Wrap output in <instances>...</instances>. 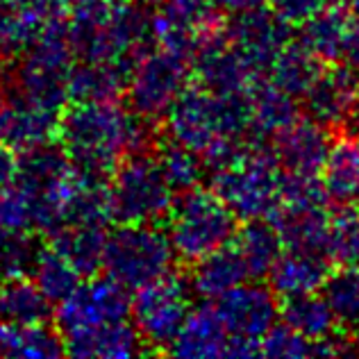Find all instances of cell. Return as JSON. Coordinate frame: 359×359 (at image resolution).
<instances>
[{"label":"cell","mask_w":359,"mask_h":359,"mask_svg":"<svg viewBox=\"0 0 359 359\" xmlns=\"http://www.w3.org/2000/svg\"><path fill=\"white\" fill-rule=\"evenodd\" d=\"M132 107L114 100L73 102L60 118V144L82 171L107 175L130 155L148 153L153 128Z\"/></svg>","instance_id":"cell-1"},{"label":"cell","mask_w":359,"mask_h":359,"mask_svg":"<svg viewBox=\"0 0 359 359\" xmlns=\"http://www.w3.org/2000/svg\"><path fill=\"white\" fill-rule=\"evenodd\" d=\"M75 57L132 69L153 39L150 16L137 0H80L66 16Z\"/></svg>","instance_id":"cell-2"},{"label":"cell","mask_w":359,"mask_h":359,"mask_svg":"<svg viewBox=\"0 0 359 359\" xmlns=\"http://www.w3.org/2000/svg\"><path fill=\"white\" fill-rule=\"evenodd\" d=\"M164 118L171 139L201 155L250 132L248 96H221L203 84H189Z\"/></svg>","instance_id":"cell-3"},{"label":"cell","mask_w":359,"mask_h":359,"mask_svg":"<svg viewBox=\"0 0 359 359\" xmlns=\"http://www.w3.org/2000/svg\"><path fill=\"white\" fill-rule=\"evenodd\" d=\"M212 175V189L239 221L271 219L282 203L285 171L271 146L248 144L234 162Z\"/></svg>","instance_id":"cell-4"},{"label":"cell","mask_w":359,"mask_h":359,"mask_svg":"<svg viewBox=\"0 0 359 359\" xmlns=\"http://www.w3.org/2000/svg\"><path fill=\"white\" fill-rule=\"evenodd\" d=\"M237 216L214 189L201 184L180 191L166 214V234L182 262H198L228 245L237 234Z\"/></svg>","instance_id":"cell-5"},{"label":"cell","mask_w":359,"mask_h":359,"mask_svg":"<svg viewBox=\"0 0 359 359\" xmlns=\"http://www.w3.org/2000/svg\"><path fill=\"white\" fill-rule=\"evenodd\" d=\"M75 50L66 18L50 16L36 41L21 55L12 75V87L39 105L62 111L69 100V73Z\"/></svg>","instance_id":"cell-6"},{"label":"cell","mask_w":359,"mask_h":359,"mask_svg":"<svg viewBox=\"0 0 359 359\" xmlns=\"http://www.w3.org/2000/svg\"><path fill=\"white\" fill-rule=\"evenodd\" d=\"M75 171L69 155L50 144L23 153L16 184L30 201L32 230L53 234L66 225Z\"/></svg>","instance_id":"cell-7"},{"label":"cell","mask_w":359,"mask_h":359,"mask_svg":"<svg viewBox=\"0 0 359 359\" xmlns=\"http://www.w3.org/2000/svg\"><path fill=\"white\" fill-rule=\"evenodd\" d=\"M175 257L166 230L153 228L150 223H121L107 234L102 269L123 287L137 291L148 282L168 276Z\"/></svg>","instance_id":"cell-8"},{"label":"cell","mask_w":359,"mask_h":359,"mask_svg":"<svg viewBox=\"0 0 359 359\" xmlns=\"http://www.w3.org/2000/svg\"><path fill=\"white\" fill-rule=\"evenodd\" d=\"M111 203L114 219L121 223H153L166 219L175 191L166 182L157 159L148 153L126 157L114 168L111 177Z\"/></svg>","instance_id":"cell-9"},{"label":"cell","mask_w":359,"mask_h":359,"mask_svg":"<svg viewBox=\"0 0 359 359\" xmlns=\"http://www.w3.org/2000/svg\"><path fill=\"white\" fill-rule=\"evenodd\" d=\"M191 62L164 48L146 50L135 62L128 80L130 107L148 121L164 118L189 87Z\"/></svg>","instance_id":"cell-10"},{"label":"cell","mask_w":359,"mask_h":359,"mask_svg":"<svg viewBox=\"0 0 359 359\" xmlns=\"http://www.w3.org/2000/svg\"><path fill=\"white\" fill-rule=\"evenodd\" d=\"M189 311H191V287L180 276L168 273L137 289L130 316L144 344L153 351L159 348L168 351Z\"/></svg>","instance_id":"cell-11"},{"label":"cell","mask_w":359,"mask_h":359,"mask_svg":"<svg viewBox=\"0 0 359 359\" xmlns=\"http://www.w3.org/2000/svg\"><path fill=\"white\" fill-rule=\"evenodd\" d=\"M132 314L130 289L114 278H91L80 282V287L69 298L57 302L55 323L64 339L87 334L105 325L128 320Z\"/></svg>","instance_id":"cell-12"},{"label":"cell","mask_w":359,"mask_h":359,"mask_svg":"<svg viewBox=\"0 0 359 359\" xmlns=\"http://www.w3.org/2000/svg\"><path fill=\"white\" fill-rule=\"evenodd\" d=\"M216 25H221V21L212 0H164L150 16L153 41L189 62H194L203 36Z\"/></svg>","instance_id":"cell-13"},{"label":"cell","mask_w":359,"mask_h":359,"mask_svg":"<svg viewBox=\"0 0 359 359\" xmlns=\"http://www.w3.org/2000/svg\"><path fill=\"white\" fill-rule=\"evenodd\" d=\"M291 25L273 12V9H255L239 16H230L223 25V34L232 50L262 75L269 73L271 64L291 41Z\"/></svg>","instance_id":"cell-14"},{"label":"cell","mask_w":359,"mask_h":359,"mask_svg":"<svg viewBox=\"0 0 359 359\" xmlns=\"http://www.w3.org/2000/svg\"><path fill=\"white\" fill-rule=\"evenodd\" d=\"M216 314L232 339L262 341V337L278 323V294L271 287L241 282L216 298Z\"/></svg>","instance_id":"cell-15"},{"label":"cell","mask_w":359,"mask_h":359,"mask_svg":"<svg viewBox=\"0 0 359 359\" xmlns=\"http://www.w3.org/2000/svg\"><path fill=\"white\" fill-rule=\"evenodd\" d=\"M191 66L203 87L221 96H248L255 82L262 78L232 50L223 34V25H216L203 36Z\"/></svg>","instance_id":"cell-16"},{"label":"cell","mask_w":359,"mask_h":359,"mask_svg":"<svg viewBox=\"0 0 359 359\" xmlns=\"http://www.w3.org/2000/svg\"><path fill=\"white\" fill-rule=\"evenodd\" d=\"M60 111L48 109L14 89L0 96V141L16 153L53 144L60 135Z\"/></svg>","instance_id":"cell-17"},{"label":"cell","mask_w":359,"mask_h":359,"mask_svg":"<svg viewBox=\"0 0 359 359\" xmlns=\"http://www.w3.org/2000/svg\"><path fill=\"white\" fill-rule=\"evenodd\" d=\"M271 141V150L282 171L298 175H320L332 148L327 128L314 118H296Z\"/></svg>","instance_id":"cell-18"},{"label":"cell","mask_w":359,"mask_h":359,"mask_svg":"<svg viewBox=\"0 0 359 359\" xmlns=\"http://www.w3.org/2000/svg\"><path fill=\"white\" fill-rule=\"evenodd\" d=\"M359 102V73L355 66L323 69L318 80L302 96L309 118L325 128L344 126Z\"/></svg>","instance_id":"cell-19"},{"label":"cell","mask_w":359,"mask_h":359,"mask_svg":"<svg viewBox=\"0 0 359 359\" xmlns=\"http://www.w3.org/2000/svg\"><path fill=\"white\" fill-rule=\"evenodd\" d=\"M271 223L276 225L285 248L327 255L330 230H332V216L327 214V205L282 201L273 212Z\"/></svg>","instance_id":"cell-20"},{"label":"cell","mask_w":359,"mask_h":359,"mask_svg":"<svg viewBox=\"0 0 359 359\" xmlns=\"http://www.w3.org/2000/svg\"><path fill=\"white\" fill-rule=\"evenodd\" d=\"M330 273H332V257L314 250H291L280 255L276 266L271 269V289L282 298H294L305 294H316L323 289Z\"/></svg>","instance_id":"cell-21"},{"label":"cell","mask_w":359,"mask_h":359,"mask_svg":"<svg viewBox=\"0 0 359 359\" xmlns=\"http://www.w3.org/2000/svg\"><path fill=\"white\" fill-rule=\"evenodd\" d=\"M228 346L230 334L216 314V307L203 305L191 307L166 353L187 359H212L228 357Z\"/></svg>","instance_id":"cell-22"},{"label":"cell","mask_w":359,"mask_h":359,"mask_svg":"<svg viewBox=\"0 0 359 359\" xmlns=\"http://www.w3.org/2000/svg\"><path fill=\"white\" fill-rule=\"evenodd\" d=\"M348 36H351L348 5L334 3V0H330L300 25V43H305L320 62L344 60Z\"/></svg>","instance_id":"cell-23"},{"label":"cell","mask_w":359,"mask_h":359,"mask_svg":"<svg viewBox=\"0 0 359 359\" xmlns=\"http://www.w3.org/2000/svg\"><path fill=\"white\" fill-rule=\"evenodd\" d=\"M294 96L276 87L271 80H257L248 91V118L250 135L257 139H273L298 118V105Z\"/></svg>","instance_id":"cell-24"},{"label":"cell","mask_w":359,"mask_h":359,"mask_svg":"<svg viewBox=\"0 0 359 359\" xmlns=\"http://www.w3.org/2000/svg\"><path fill=\"white\" fill-rule=\"evenodd\" d=\"M144 339L128 320L105 325L87 334L64 339L66 355L78 359H123L141 353Z\"/></svg>","instance_id":"cell-25"},{"label":"cell","mask_w":359,"mask_h":359,"mask_svg":"<svg viewBox=\"0 0 359 359\" xmlns=\"http://www.w3.org/2000/svg\"><path fill=\"white\" fill-rule=\"evenodd\" d=\"M245 280H250L248 266L232 241L198 259L191 271V289L198 296L214 300Z\"/></svg>","instance_id":"cell-26"},{"label":"cell","mask_w":359,"mask_h":359,"mask_svg":"<svg viewBox=\"0 0 359 359\" xmlns=\"http://www.w3.org/2000/svg\"><path fill=\"white\" fill-rule=\"evenodd\" d=\"M109 221H114V203H111V187L105 175L78 168L69 198L66 225H100V228H105Z\"/></svg>","instance_id":"cell-27"},{"label":"cell","mask_w":359,"mask_h":359,"mask_svg":"<svg viewBox=\"0 0 359 359\" xmlns=\"http://www.w3.org/2000/svg\"><path fill=\"white\" fill-rule=\"evenodd\" d=\"M130 71L121 64L82 60L69 73V98L73 102L114 100L128 89Z\"/></svg>","instance_id":"cell-28"},{"label":"cell","mask_w":359,"mask_h":359,"mask_svg":"<svg viewBox=\"0 0 359 359\" xmlns=\"http://www.w3.org/2000/svg\"><path fill=\"white\" fill-rule=\"evenodd\" d=\"M320 175L330 201L341 207L359 201V135H346L332 141Z\"/></svg>","instance_id":"cell-29"},{"label":"cell","mask_w":359,"mask_h":359,"mask_svg":"<svg viewBox=\"0 0 359 359\" xmlns=\"http://www.w3.org/2000/svg\"><path fill=\"white\" fill-rule=\"evenodd\" d=\"M55 316L53 300L36 287L32 278H14L0 282V320L16 325L48 323Z\"/></svg>","instance_id":"cell-30"},{"label":"cell","mask_w":359,"mask_h":359,"mask_svg":"<svg viewBox=\"0 0 359 359\" xmlns=\"http://www.w3.org/2000/svg\"><path fill=\"white\" fill-rule=\"evenodd\" d=\"M66 353L60 330L46 323H5L0 325V357L55 359Z\"/></svg>","instance_id":"cell-31"},{"label":"cell","mask_w":359,"mask_h":359,"mask_svg":"<svg viewBox=\"0 0 359 359\" xmlns=\"http://www.w3.org/2000/svg\"><path fill=\"white\" fill-rule=\"evenodd\" d=\"M107 234L100 225H64L50 234V245L62 252L82 276H93L102 269Z\"/></svg>","instance_id":"cell-32"},{"label":"cell","mask_w":359,"mask_h":359,"mask_svg":"<svg viewBox=\"0 0 359 359\" xmlns=\"http://www.w3.org/2000/svg\"><path fill=\"white\" fill-rule=\"evenodd\" d=\"M320 73H323V62L305 43L289 41L276 62L271 64L269 80L282 91H287L289 96L302 98L311 84L318 80Z\"/></svg>","instance_id":"cell-33"},{"label":"cell","mask_w":359,"mask_h":359,"mask_svg":"<svg viewBox=\"0 0 359 359\" xmlns=\"http://www.w3.org/2000/svg\"><path fill=\"white\" fill-rule=\"evenodd\" d=\"M232 243L243 257L245 266H248L250 278L269 276L271 269L280 259V255L285 252V243H282L276 225L264 223V219L245 221L243 228L234 234Z\"/></svg>","instance_id":"cell-34"},{"label":"cell","mask_w":359,"mask_h":359,"mask_svg":"<svg viewBox=\"0 0 359 359\" xmlns=\"http://www.w3.org/2000/svg\"><path fill=\"white\" fill-rule=\"evenodd\" d=\"M280 318L282 323L294 327L298 334H302L309 341H318L330 334L337 332V318L330 309L327 300L323 294H305V296H294L285 298L280 305Z\"/></svg>","instance_id":"cell-35"},{"label":"cell","mask_w":359,"mask_h":359,"mask_svg":"<svg viewBox=\"0 0 359 359\" xmlns=\"http://www.w3.org/2000/svg\"><path fill=\"white\" fill-rule=\"evenodd\" d=\"M32 280L53 302H62L80 287L82 273L48 243L39 248L32 264Z\"/></svg>","instance_id":"cell-36"},{"label":"cell","mask_w":359,"mask_h":359,"mask_svg":"<svg viewBox=\"0 0 359 359\" xmlns=\"http://www.w3.org/2000/svg\"><path fill=\"white\" fill-rule=\"evenodd\" d=\"M323 298L337 318V323L348 332L359 330V269L344 266L330 273L323 285Z\"/></svg>","instance_id":"cell-37"},{"label":"cell","mask_w":359,"mask_h":359,"mask_svg":"<svg viewBox=\"0 0 359 359\" xmlns=\"http://www.w3.org/2000/svg\"><path fill=\"white\" fill-rule=\"evenodd\" d=\"M157 164L162 168L166 182L173 187V191H187V189L201 184V177L207 171L205 159L201 153L187 148L177 141H166L157 153Z\"/></svg>","instance_id":"cell-38"},{"label":"cell","mask_w":359,"mask_h":359,"mask_svg":"<svg viewBox=\"0 0 359 359\" xmlns=\"http://www.w3.org/2000/svg\"><path fill=\"white\" fill-rule=\"evenodd\" d=\"M327 255L341 266L359 269V210L344 205V210L332 216Z\"/></svg>","instance_id":"cell-39"},{"label":"cell","mask_w":359,"mask_h":359,"mask_svg":"<svg viewBox=\"0 0 359 359\" xmlns=\"http://www.w3.org/2000/svg\"><path fill=\"white\" fill-rule=\"evenodd\" d=\"M39 248L30 232L0 230V282L23 278L32 271Z\"/></svg>","instance_id":"cell-40"},{"label":"cell","mask_w":359,"mask_h":359,"mask_svg":"<svg viewBox=\"0 0 359 359\" xmlns=\"http://www.w3.org/2000/svg\"><path fill=\"white\" fill-rule=\"evenodd\" d=\"M259 355L278 357V359H300L311 357V341L298 334L287 323L273 325L259 341Z\"/></svg>","instance_id":"cell-41"},{"label":"cell","mask_w":359,"mask_h":359,"mask_svg":"<svg viewBox=\"0 0 359 359\" xmlns=\"http://www.w3.org/2000/svg\"><path fill=\"white\" fill-rule=\"evenodd\" d=\"M330 0H269L271 9L276 12L282 21L294 25H302L311 18L320 7H325Z\"/></svg>","instance_id":"cell-42"},{"label":"cell","mask_w":359,"mask_h":359,"mask_svg":"<svg viewBox=\"0 0 359 359\" xmlns=\"http://www.w3.org/2000/svg\"><path fill=\"white\" fill-rule=\"evenodd\" d=\"M18 171H21V159H18L16 150L0 141V189L14 184L18 180Z\"/></svg>","instance_id":"cell-43"},{"label":"cell","mask_w":359,"mask_h":359,"mask_svg":"<svg viewBox=\"0 0 359 359\" xmlns=\"http://www.w3.org/2000/svg\"><path fill=\"white\" fill-rule=\"evenodd\" d=\"M348 14H351V36H348L344 62L359 69V0H351Z\"/></svg>","instance_id":"cell-44"},{"label":"cell","mask_w":359,"mask_h":359,"mask_svg":"<svg viewBox=\"0 0 359 359\" xmlns=\"http://www.w3.org/2000/svg\"><path fill=\"white\" fill-rule=\"evenodd\" d=\"M214 7L219 9L221 14L228 16H239L245 12H255V9H262L269 0H212Z\"/></svg>","instance_id":"cell-45"},{"label":"cell","mask_w":359,"mask_h":359,"mask_svg":"<svg viewBox=\"0 0 359 359\" xmlns=\"http://www.w3.org/2000/svg\"><path fill=\"white\" fill-rule=\"evenodd\" d=\"M80 0H46V5H48V12L50 16H60V18H66L71 14V9L78 5Z\"/></svg>","instance_id":"cell-46"},{"label":"cell","mask_w":359,"mask_h":359,"mask_svg":"<svg viewBox=\"0 0 359 359\" xmlns=\"http://www.w3.org/2000/svg\"><path fill=\"white\" fill-rule=\"evenodd\" d=\"M5 3L14 5V7H21V9H36V12H46L50 16L46 0H5Z\"/></svg>","instance_id":"cell-47"},{"label":"cell","mask_w":359,"mask_h":359,"mask_svg":"<svg viewBox=\"0 0 359 359\" xmlns=\"http://www.w3.org/2000/svg\"><path fill=\"white\" fill-rule=\"evenodd\" d=\"M141 5H157V3H164V0H137Z\"/></svg>","instance_id":"cell-48"},{"label":"cell","mask_w":359,"mask_h":359,"mask_svg":"<svg viewBox=\"0 0 359 359\" xmlns=\"http://www.w3.org/2000/svg\"><path fill=\"white\" fill-rule=\"evenodd\" d=\"M3 60H5V57H3V53H0V62H3Z\"/></svg>","instance_id":"cell-49"}]
</instances>
